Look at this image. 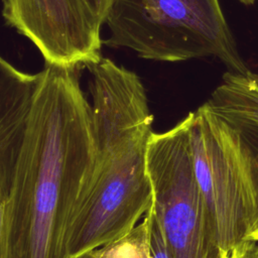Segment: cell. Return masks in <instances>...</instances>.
<instances>
[{
  "mask_svg": "<svg viewBox=\"0 0 258 258\" xmlns=\"http://www.w3.org/2000/svg\"><path fill=\"white\" fill-rule=\"evenodd\" d=\"M78 67L45 63L6 201L5 258H64L70 221L96 157Z\"/></svg>",
  "mask_w": 258,
  "mask_h": 258,
  "instance_id": "1",
  "label": "cell"
},
{
  "mask_svg": "<svg viewBox=\"0 0 258 258\" xmlns=\"http://www.w3.org/2000/svg\"><path fill=\"white\" fill-rule=\"evenodd\" d=\"M87 69L96 157L69 224L64 258H80L126 235L152 204L146 150L153 116L145 88L134 72L110 58Z\"/></svg>",
  "mask_w": 258,
  "mask_h": 258,
  "instance_id": "2",
  "label": "cell"
},
{
  "mask_svg": "<svg viewBox=\"0 0 258 258\" xmlns=\"http://www.w3.org/2000/svg\"><path fill=\"white\" fill-rule=\"evenodd\" d=\"M103 43L139 57L180 61L216 56L232 72H245L219 0H111Z\"/></svg>",
  "mask_w": 258,
  "mask_h": 258,
  "instance_id": "3",
  "label": "cell"
},
{
  "mask_svg": "<svg viewBox=\"0 0 258 258\" xmlns=\"http://www.w3.org/2000/svg\"><path fill=\"white\" fill-rule=\"evenodd\" d=\"M184 119L213 241L222 258H232L247 240L257 213L253 150L205 104Z\"/></svg>",
  "mask_w": 258,
  "mask_h": 258,
  "instance_id": "4",
  "label": "cell"
},
{
  "mask_svg": "<svg viewBox=\"0 0 258 258\" xmlns=\"http://www.w3.org/2000/svg\"><path fill=\"white\" fill-rule=\"evenodd\" d=\"M151 209L173 258H222L192 166L185 119L152 132L146 150Z\"/></svg>",
  "mask_w": 258,
  "mask_h": 258,
  "instance_id": "5",
  "label": "cell"
},
{
  "mask_svg": "<svg viewBox=\"0 0 258 258\" xmlns=\"http://www.w3.org/2000/svg\"><path fill=\"white\" fill-rule=\"evenodd\" d=\"M2 16L45 63L83 69L102 57L104 24L87 0H3Z\"/></svg>",
  "mask_w": 258,
  "mask_h": 258,
  "instance_id": "6",
  "label": "cell"
},
{
  "mask_svg": "<svg viewBox=\"0 0 258 258\" xmlns=\"http://www.w3.org/2000/svg\"><path fill=\"white\" fill-rule=\"evenodd\" d=\"M41 71L27 74L0 55V200L7 201Z\"/></svg>",
  "mask_w": 258,
  "mask_h": 258,
  "instance_id": "7",
  "label": "cell"
},
{
  "mask_svg": "<svg viewBox=\"0 0 258 258\" xmlns=\"http://www.w3.org/2000/svg\"><path fill=\"white\" fill-rule=\"evenodd\" d=\"M205 105L258 149V75L248 70L225 74Z\"/></svg>",
  "mask_w": 258,
  "mask_h": 258,
  "instance_id": "8",
  "label": "cell"
},
{
  "mask_svg": "<svg viewBox=\"0 0 258 258\" xmlns=\"http://www.w3.org/2000/svg\"><path fill=\"white\" fill-rule=\"evenodd\" d=\"M84 256L89 258H151L147 214L144 215L142 222L129 233Z\"/></svg>",
  "mask_w": 258,
  "mask_h": 258,
  "instance_id": "9",
  "label": "cell"
},
{
  "mask_svg": "<svg viewBox=\"0 0 258 258\" xmlns=\"http://www.w3.org/2000/svg\"><path fill=\"white\" fill-rule=\"evenodd\" d=\"M146 214L149 219V250L151 258H173L164 235L153 215L151 206Z\"/></svg>",
  "mask_w": 258,
  "mask_h": 258,
  "instance_id": "10",
  "label": "cell"
},
{
  "mask_svg": "<svg viewBox=\"0 0 258 258\" xmlns=\"http://www.w3.org/2000/svg\"><path fill=\"white\" fill-rule=\"evenodd\" d=\"M232 258H258V241L246 240L236 249Z\"/></svg>",
  "mask_w": 258,
  "mask_h": 258,
  "instance_id": "11",
  "label": "cell"
},
{
  "mask_svg": "<svg viewBox=\"0 0 258 258\" xmlns=\"http://www.w3.org/2000/svg\"><path fill=\"white\" fill-rule=\"evenodd\" d=\"M254 153V163H255V177H256V188H257V213L249 233L247 240L258 241V149H252Z\"/></svg>",
  "mask_w": 258,
  "mask_h": 258,
  "instance_id": "12",
  "label": "cell"
},
{
  "mask_svg": "<svg viewBox=\"0 0 258 258\" xmlns=\"http://www.w3.org/2000/svg\"><path fill=\"white\" fill-rule=\"evenodd\" d=\"M5 212L6 201L0 200V258H5Z\"/></svg>",
  "mask_w": 258,
  "mask_h": 258,
  "instance_id": "13",
  "label": "cell"
},
{
  "mask_svg": "<svg viewBox=\"0 0 258 258\" xmlns=\"http://www.w3.org/2000/svg\"><path fill=\"white\" fill-rule=\"evenodd\" d=\"M87 1L91 5L92 9L94 10V12L98 16V18L104 24L106 14H107L111 0H87Z\"/></svg>",
  "mask_w": 258,
  "mask_h": 258,
  "instance_id": "14",
  "label": "cell"
},
{
  "mask_svg": "<svg viewBox=\"0 0 258 258\" xmlns=\"http://www.w3.org/2000/svg\"><path fill=\"white\" fill-rule=\"evenodd\" d=\"M240 1H242L243 3H246V4H251V3H253L255 0H240Z\"/></svg>",
  "mask_w": 258,
  "mask_h": 258,
  "instance_id": "15",
  "label": "cell"
},
{
  "mask_svg": "<svg viewBox=\"0 0 258 258\" xmlns=\"http://www.w3.org/2000/svg\"><path fill=\"white\" fill-rule=\"evenodd\" d=\"M80 258H89V257H87V256H82V257H80Z\"/></svg>",
  "mask_w": 258,
  "mask_h": 258,
  "instance_id": "16",
  "label": "cell"
}]
</instances>
